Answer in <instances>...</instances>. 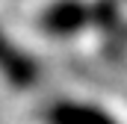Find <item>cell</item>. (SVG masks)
I'll use <instances>...</instances> for the list:
<instances>
[{
  "mask_svg": "<svg viewBox=\"0 0 127 124\" xmlns=\"http://www.w3.org/2000/svg\"><path fill=\"white\" fill-rule=\"evenodd\" d=\"M89 21H92V6H86L83 0H56L41 15V27L50 35H74Z\"/></svg>",
  "mask_w": 127,
  "mask_h": 124,
  "instance_id": "6da1fadb",
  "label": "cell"
},
{
  "mask_svg": "<svg viewBox=\"0 0 127 124\" xmlns=\"http://www.w3.org/2000/svg\"><path fill=\"white\" fill-rule=\"evenodd\" d=\"M0 74L12 83V86H18V89H27L35 83V77H38V68H35V62L15 44V41H9L3 30H0Z\"/></svg>",
  "mask_w": 127,
  "mask_h": 124,
  "instance_id": "7a4b0ae2",
  "label": "cell"
},
{
  "mask_svg": "<svg viewBox=\"0 0 127 124\" xmlns=\"http://www.w3.org/2000/svg\"><path fill=\"white\" fill-rule=\"evenodd\" d=\"M50 124H118V121L92 103L65 100V103H56L50 109Z\"/></svg>",
  "mask_w": 127,
  "mask_h": 124,
  "instance_id": "3957f363",
  "label": "cell"
}]
</instances>
